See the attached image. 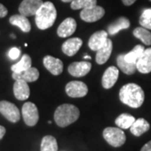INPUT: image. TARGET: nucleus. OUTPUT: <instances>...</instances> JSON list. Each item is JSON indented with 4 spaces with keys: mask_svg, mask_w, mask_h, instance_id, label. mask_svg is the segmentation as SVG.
Here are the masks:
<instances>
[{
    "mask_svg": "<svg viewBox=\"0 0 151 151\" xmlns=\"http://www.w3.org/2000/svg\"><path fill=\"white\" fill-rule=\"evenodd\" d=\"M135 120L136 119L134 117L129 113H122L116 119L115 124L120 129H129L132 126V124L134 123Z\"/></svg>",
    "mask_w": 151,
    "mask_h": 151,
    "instance_id": "obj_25",
    "label": "nucleus"
},
{
    "mask_svg": "<svg viewBox=\"0 0 151 151\" xmlns=\"http://www.w3.org/2000/svg\"><path fill=\"white\" fill-rule=\"evenodd\" d=\"M108 33L105 30H100L94 33L88 40V46L92 50L97 51L101 47H103L104 44L108 40Z\"/></svg>",
    "mask_w": 151,
    "mask_h": 151,
    "instance_id": "obj_14",
    "label": "nucleus"
},
{
    "mask_svg": "<svg viewBox=\"0 0 151 151\" xmlns=\"http://www.w3.org/2000/svg\"><path fill=\"white\" fill-rule=\"evenodd\" d=\"M117 64L120 70L127 75H133L137 70V65L135 63H129L124 58V54L119 55L117 58Z\"/></svg>",
    "mask_w": 151,
    "mask_h": 151,
    "instance_id": "obj_23",
    "label": "nucleus"
},
{
    "mask_svg": "<svg viewBox=\"0 0 151 151\" xmlns=\"http://www.w3.org/2000/svg\"><path fill=\"white\" fill-rule=\"evenodd\" d=\"M133 34L135 37L139 40H140L143 43L146 45H151V33L144 27H137L135 28L133 31Z\"/></svg>",
    "mask_w": 151,
    "mask_h": 151,
    "instance_id": "obj_27",
    "label": "nucleus"
},
{
    "mask_svg": "<svg viewBox=\"0 0 151 151\" xmlns=\"http://www.w3.org/2000/svg\"><path fill=\"white\" fill-rule=\"evenodd\" d=\"M84 58H85V59H90V58H91V57H90V56H88V55H87V56H85V57H84Z\"/></svg>",
    "mask_w": 151,
    "mask_h": 151,
    "instance_id": "obj_37",
    "label": "nucleus"
},
{
    "mask_svg": "<svg viewBox=\"0 0 151 151\" xmlns=\"http://www.w3.org/2000/svg\"><path fill=\"white\" fill-rule=\"evenodd\" d=\"M150 124L145 119H136L130 127V132L136 137H139L150 129Z\"/></svg>",
    "mask_w": 151,
    "mask_h": 151,
    "instance_id": "obj_22",
    "label": "nucleus"
},
{
    "mask_svg": "<svg viewBox=\"0 0 151 151\" xmlns=\"http://www.w3.org/2000/svg\"><path fill=\"white\" fill-rule=\"evenodd\" d=\"M119 70L115 66H110L105 70L102 78V85L105 89H110L113 87L119 78Z\"/></svg>",
    "mask_w": 151,
    "mask_h": 151,
    "instance_id": "obj_12",
    "label": "nucleus"
},
{
    "mask_svg": "<svg viewBox=\"0 0 151 151\" xmlns=\"http://www.w3.org/2000/svg\"><path fill=\"white\" fill-rule=\"evenodd\" d=\"M130 22L129 20L125 17H120L117 20L112 23L108 27V33L111 35H114L120 30L126 29L129 28Z\"/></svg>",
    "mask_w": 151,
    "mask_h": 151,
    "instance_id": "obj_21",
    "label": "nucleus"
},
{
    "mask_svg": "<svg viewBox=\"0 0 151 151\" xmlns=\"http://www.w3.org/2000/svg\"><path fill=\"white\" fill-rule=\"evenodd\" d=\"M145 50V49L144 46H142L140 45H138L130 52L124 55V58H125V60L128 62H129V63H135L136 64L138 60L140 58L141 55L144 53Z\"/></svg>",
    "mask_w": 151,
    "mask_h": 151,
    "instance_id": "obj_28",
    "label": "nucleus"
},
{
    "mask_svg": "<svg viewBox=\"0 0 151 151\" xmlns=\"http://www.w3.org/2000/svg\"><path fill=\"white\" fill-rule=\"evenodd\" d=\"M31 64H32V60L30 56L29 55L24 54L23 55L21 59L18 63L11 66V70H13L14 73H20L22 71L30 68Z\"/></svg>",
    "mask_w": 151,
    "mask_h": 151,
    "instance_id": "obj_24",
    "label": "nucleus"
},
{
    "mask_svg": "<svg viewBox=\"0 0 151 151\" xmlns=\"http://www.w3.org/2000/svg\"><path fill=\"white\" fill-rule=\"evenodd\" d=\"M139 24L142 27L151 29V8L143 11L139 18Z\"/></svg>",
    "mask_w": 151,
    "mask_h": 151,
    "instance_id": "obj_30",
    "label": "nucleus"
},
{
    "mask_svg": "<svg viewBox=\"0 0 151 151\" xmlns=\"http://www.w3.org/2000/svg\"><path fill=\"white\" fill-rule=\"evenodd\" d=\"M113 51V42L110 39H108L103 47L99 49L96 54V61L97 64L103 65L106 63L111 56Z\"/></svg>",
    "mask_w": 151,
    "mask_h": 151,
    "instance_id": "obj_17",
    "label": "nucleus"
},
{
    "mask_svg": "<svg viewBox=\"0 0 151 151\" xmlns=\"http://www.w3.org/2000/svg\"><path fill=\"white\" fill-rule=\"evenodd\" d=\"M45 67L54 76H58L63 71V62L51 55H46L43 59Z\"/></svg>",
    "mask_w": 151,
    "mask_h": 151,
    "instance_id": "obj_11",
    "label": "nucleus"
},
{
    "mask_svg": "<svg viewBox=\"0 0 151 151\" xmlns=\"http://www.w3.org/2000/svg\"><path fill=\"white\" fill-rule=\"evenodd\" d=\"M80 116V111L72 104H62L55 109L54 119L60 128H65L76 122Z\"/></svg>",
    "mask_w": 151,
    "mask_h": 151,
    "instance_id": "obj_2",
    "label": "nucleus"
},
{
    "mask_svg": "<svg viewBox=\"0 0 151 151\" xmlns=\"http://www.w3.org/2000/svg\"><path fill=\"white\" fill-rule=\"evenodd\" d=\"M122 2L125 6H130L134 4L136 2V0H122Z\"/></svg>",
    "mask_w": 151,
    "mask_h": 151,
    "instance_id": "obj_34",
    "label": "nucleus"
},
{
    "mask_svg": "<svg viewBox=\"0 0 151 151\" xmlns=\"http://www.w3.org/2000/svg\"><path fill=\"white\" fill-rule=\"evenodd\" d=\"M22 115L24 123L29 127L36 125L39 121V111L35 103H24L22 107Z\"/></svg>",
    "mask_w": 151,
    "mask_h": 151,
    "instance_id": "obj_5",
    "label": "nucleus"
},
{
    "mask_svg": "<svg viewBox=\"0 0 151 151\" xmlns=\"http://www.w3.org/2000/svg\"><path fill=\"white\" fill-rule=\"evenodd\" d=\"M20 54H21L20 49L17 48V47H14V48L10 49V50L8 53V55H9V57L11 60H16L19 57Z\"/></svg>",
    "mask_w": 151,
    "mask_h": 151,
    "instance_id": "obj_31",
    "label": "nucleus"
},
{
    "mask_svg": "<svg viewBox=\"0 0 151 151\" xmlns=\"http://www.w3.org/2000/svg\"><path fill=\"white\" fill-rule=\"evenodd\" d=\"M35 24L40 29H46L54 24L57 16V12L51 2H45L36 13Z\"/></svg>",
    "mask_w": 151,
    "mask_h": 151,
    "instance_id": "obj_3",
    "label": "nucleus"
},
{
    "mask_svg": "<svg viewBox=\"0 0 151 151\" xmlns=\"http://www.w3.org/2000/svg\"><path fill=\"white\" fill-rule=\"evenodd\" d=\"M105 14V10L101 6H94L92 8H87L82 9L80 17L83 21L87 23H93L101 19Z\"/></svg>",
    "mask_w": 151,
    "mask_h": 151,
    "instance_id": "obj_8",
    "label": "nucleus"
},
{
    "mask_svg": "<svg viewBox=\"0 0 151 151\" xmlns=\"http://www.w3.org/2000/svg\"><path fill=\"white\" fill-rule=\"evenodd\" d=\"M9 23L13 25H15L21 29L23 32L28 33L31 29V24L26 16L22 14H14L9 18Z\"/></svg>",
    "mask_w": 151,
    "mask_h": 151,
    "instance_id": "obj_20",
    "label": "nucleus"
},
{
    "mask_svg": "<svg viewBox=\"0 0 151 151\" xmlns=\"http://www.w3.org/2000/svg\"><path fill=\"white\" fill-rule=\"evenodd\" d=\"M140 151H151V140L143 146Z\"/></svg>",
    "mask_w": 151,
    "mask_h": 151,
    "instance_id": "obj_33",
    "label": "nucleus"
},
{
    "mask_svg": "<svg viewBox=\"0 0 151 151\" xmlns=\"http://www.w3.org/2000/svg\"><path fill=\"white\" fill-rule=\"evenodd\" d=\"M97 5V0H74L70 4V8L74 10L84 9Z\"/></svg>",
    "mask_w": 151,
    "mask_h": 151,
    "instance_id": "obj_29",
    "label": "nucleus"
},
{
    "mask_svg": "<svg viewBox=\"0 0 151 151\" xmlns=\"http://www.w3.org/2000/svg\"><path fill=\"white\" fill-rule=\"evenodd\" d=\"M43 4L42 0H23L19 7V14L26 17L35 15Z\"/></svg>",
    "mask_w": 151,
    "mask_h": 151,
    "instance_id": "obj_9",
    "label": "nucleus"
},
{
    "mask_svg": "<svg viewBox=\"0 0 151 151\" xmlns=\"http://www.w3.org/2000/svg\"><path fill=\"white\" fill-rule=\"evenodd\" d=\"M150 2H151V0H150Z\"/></svg>",
    "mask_w": 151,
    "mask_h": 151,
    "instance_id": "obj_38",
    "label": "nucleus"
},
{
    "mask_svg": "<svg viewBox=\"0 0 151 151\" xmlns=\"http://www.w3.org/2000/svg\"><path fill=\"white\" fill-rule=\"evenodd\" d=\"M65 92L70 97L77 98L83 97L88 92V87L84 82L79 81H72L66 84Z\"/></svg>",
    "mask_w": 151,
    "mask_h": 151,
    "instance_id": "obj_7",
    "label": "nucleus"
},
{
    "mask_svg": "<svg viewBox=\"0 0 151 151\" xmlns=\"http://www.w3.org/2000/svg\"><path fill=\"white\" fill-rule=\"evenodd\" d=\"M0 113L9 122L17 123L20 119V113L19 108L14 103L8 101L0 102Z\"/></svg>",
    "mask_w": 151,
    "mask_h": 151,
    "instance_id": "obj_6",
    "label": "nucleus"
},
{
    "mask_svg": "<svg viewBox=\"0 0 151 151\" xmlns=\"http://www.w3.org/2000/svg\"><path fill=\"white\" fill-rule=\"evenodd\" d=\"M58 145L55 138L51 135L45 136L40 145V151H57Z\"/></svg>",
    "mask_w": 151,
    "mask_h": 151,
    "instance_id": "obj_26",
    "label": "nucleus"
},
{
    "mask_svg": "<svg viewBox=\"0 0 151 151\" xmlns=\"http://www.w3.org/2000/svg\"><path fill=\"white\" fill-rule=\"evenodd\" d=\"M39 76H40L39 70L35 67H32V66L27 70L22 71L20 73H14L13 72V75H12L13 79H14L15 81L16 80H23L26 82L35 81L36 80H38Z\"/></svg>",
    "mask_w": 151,
    "mask_h": 151,
    "instance_id": "obj_19",
    "label": "nucleus"
},
{
    "mask_svg": "<svg viewBox=\"0 0 151 151\" xmlns=\"http://www.w3.org/2000/svg\"><path fill=\"white\" fill-rule=\"evenodd\" d=\"M103 135L104 139L113 147H120L126 141V135L120 128H106L103 130Z\"/></svg>",
    "mask_w": 151,
    "mask_h": 151,
    "instance_id": "obj_4",
    "label": "nucleus"
},
{
    "mask_svg": "<svg viewBox=\"0 0 151 151\" xmlns=\"http://www.w3.org/2000/svg\"><path fill=\"white\" fill-rule=\"evenodd\" d=\"M63 3H71L72 1H74V0H61Z\"/></svg>",
    "mask_w": 151,
    "mask_h": 151,
    "instance_id": "obj_36",
    "label": "nucleus"
},
{
    "mask_svg": "<svg viewBox=\"0 0 151 151\" xmlns=\"http://www.w3.org/2000/svg\"><path fill=\"white\" fill-rule=\"evenodd\" d=\"M92 68V64L88 61L73 62L68 66V71L75 77H81L89 73Z\"/></svg>",
    "mask_w": 151,
    "mask_h": 151,
    "instance_id": "obj_10",
    "label": "nucleus"
},
{
    "mask_svg": "<svg viewBox=\"0 0 151 151\" xmlns=\"http://www.w3.org/2000/svg\"><path fill=\"white\" fill-rule=\"evenodd\" d=\"M76 22L72 18H67L62 22L57 29V35L61 38L69 37L75 33Z\"/></svg>",
    "mask_w": 151,
    "mask_h": 151,
    "instance_id": "obj_13",
    "label": "nucleus"
},
{
    "mask_svg": "<svg viewBox=\"0 0 151 151\" xmlns=\"http://www.w3.org/2000/svg\"><path fill=\"white\" fill-rule=\"evenodd\" d=\"M8 14V9L4 5L0 4V18H4Z\"/></svg>",
    "mask_w": 151,
    "mask_h": 151,
    "instance_id": "obj_32",
    "label": "nucleus"
},
{
    "mask_svg": "<svg viewBox=\"0 0 151 151\" xmlns=\"http://www.w3.org/2000/svg\"><path fill=\"white\" fill-rule=\"evenodd\" d=\"M28 82L23 80H16L14 84V94L18 100L24 101L29 97L30 91Z\"/></svg>",
    "mask_w": 151,
    "mask_h": 151,
    "instance_id": "obj_18",
    "label": "nucleus"
},
{
    "mask_svg": "<svg viewBox=\"0 0 151 151\" xmlns=\"http://www.w3.org/2000/svg\"><path fill=\"white\" fill-rule=\"evenodd\" d=\"M120 101L133 108L142 106L145 101V92L141 86L135 83L124 85L119 91Z\"/></svg>",
    "mask_w": 151,
    "mask_h": 151,
    "instance_id": "obj_1",
    "label": "nucleus"
},
{
    "mask_svg": "<svg viewBox=\"0 0 151 151\" xmlns=\"http://www.w3.org/2000/svg\"><path fill=\"white\" fill-rule=\"evenodd\" d=\"M82 45V40L80 38H71L62 44L61 50L63 53L68 56H73L77 53Z\"/></svg>",
    "mask_w": 151,
    "mask_h": 151,
    "instance_id": "obj_16",
    "label": "nucleus"
},
{
    "mask_svg": "<svg viewBox=\"0 0 151 151\" xmlns=\"http://www.w3.org/2000/svg\"><path fill=\"white\" fill-rule=\"evenodd\" d=\"M137 70L143 74L151 72V48L145 50L141 57L136 62Z\"/></svg>",
    "mask_w": 151,
    "mask_h": 151,
    "instance_id": "obj_15",
    "label": "nucleus"
},
{
    "mask_svg": "<svg viewBox=\"0 0 151 151\" xmlns=\"http://www.w3.org/2000/svg\"><path fill=\"white\" fill-rule=\"evenodd\" d=\"M6 134V129L4 126H1L0 125V139H2L4 138V136Z\"/></svg>",
    "mask_w": 151,
    "mask_h": 151,
    "instance_id": "obj_35",
    "label": "nucleus"
}]
</instances>
